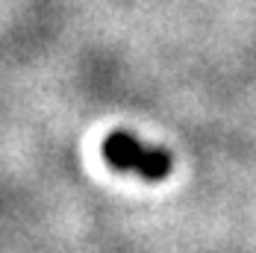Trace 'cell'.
<instances>
[{"instance_id": "cell-1", "label": "cell", "mask_w": 256, "mask_h": 253, "mask_svg": "<svg viewBox=\"0 0 256 253\" xmlns=\"http://www.w3.org/2000/svg\"><path fill=\"white\" fill-rule=\"evenodd\" d=\"M106 159L118 171H136L144 180H162L171 171V156L159 148H144L127 132H112L103 144Z\"/></svg>"}]
</instances>
